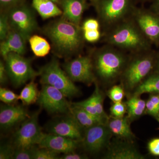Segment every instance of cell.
Segmentation results:
<instances>
[{
  "label": "cell",
  "instance_id": "cell-1",
  "mask_svg": "<svg viewBox=\"0 0 159 159\" xmlns=\"http://www.w3.org/2000/svg\"><path fill=\"white\" fill-rule=\"evenodd\" d=\"M44 32L56 53L61 56H70L78 52L84 40L81 28L63 17L49 24L45 28Z\"/></svg>",
  "mask_w": 159,
  "mask_h": 159
},
{
  "label": "cell",
  "instance_id": "cell-2",
  "mask_svg": "<svg viewBox=\"0 0 159 159\" xmlns=\"http://www.w3.org/2000/svg\"><path fill=\"white\" fill-rule=\"evenodd\" d=\"M106 39L109 45L133 54L148 51L150 48V42L132 18L109 29Z\"/></svg>",
  "mask_w": 159,
  "mask_h": 159
},
{
  "label": "cell",
  "instance_id": "cell-3",
  "mask_svg": "<svg viewBox=\"0 0 159 159\" xmlns=\"http://www.w3.org/2000/svg\"><path fill=\"white\" fill-rule=\"evenodd\" d=\"M129 57L124 51L108 45L96 52L93 59L96 77L105 84L120 79Z\"/></svg>",
  "mask_w": 159,
  "mask_h": 159
},
{
  "label": "cell",
  "instance_id": "cell-4",
  "mask_svg": "<svg viewBox=\"0 0 159 159\" xmlns=\"http://www.w3.org/2000/svg\"><path fill=\"white\" fill-rule=\"evenodd\" d=\"M154 59L148 51L133 54L129 57L121 79L122 85L127 93L135 89L150 75L153 68Z\"/></svg>",
  "mask_w": 159,
  "mask_h": 159
},
{
  "label": "cell",
  "instance_id": "cell-5",
  "mask_svg": "<svg viewBox=\"0 0 159 159\" xmlns=\"http://www.w3.org/2000/svg\"><path fill=\"white\" fill-rule=\"evenodd\" d=\"M42 84L54 87L61 91L67 98H72L81 94L80 89L61 68L59 62L53 59L42 67L39 71Z\"/></svg>",
  "mask_w": 159,
  "mask_h": 159
},
{
  "label": "cell",
  "instance_id": "cell-6",
  "mask_svg": "<svg viewBox=\"0 0 159 159\" xmlns=\"http://www.w3.org/2000/svg\"><path fill=\"white\" fill-rule=\"evenodd\" d=\"M95 4L101 22L109 29L128 19L134 10L131 0H98Z\"/></svg>",
  "mask_w": 159,
  "mask_h": 159
},
{
  "label": "cell",
  "instance_id": "cell-7",
  "mask_svg": "<svg viewBox=\"0 0 159 159\" xmlns=\"http://www.w3.org/2000/svg\"><path fill=\"white\" fill-rule=\"evenodd\" d=\"M40 110L33 113L14 133L11 143L15 148H30L38 145L44 133L39 123Z\"/></svg>",
  "mask_w": 159,
  "mask_h": 159
},
{
  "label": "cell",
  "instance_id": "cell-8",
  "mask_svg": "<svg viewBox=\"0 0 159 159\" xmlns=\"http://www.w3.org/2000/svg\"><path fill=\"white\" fill-rule=\"evenodd\" d=\"M8 77L15 87H19L39 76L30 60L16 53H9L4 58Z\"/></svg>",
  "mask_w": 159,
  "mask_h": 159
},
{
  "label": "cell",
  "instance_id": "cell-9",
  "mask_svg": "<svg viewBox=\"0 0 159 159\" xmlns=\"http://www.w3.org/2000/svg\"><path fill=\"white\" fill-rule=\"evenodd\" d=\"M61 91L54 87L42 84L39 93L37 103L41 108L52 114H64L70 113L71 103Z\"/></svg>",
  "mask_w": 159,
  "mask_h": 159
},
{
  "label": "cell",
  "instance_id": "cell-10",
  "mask_svg": "<svg viewBox=\"0 0 159 159\" xmlns=\"http://www.w3.org/2000/svg\"><path fill=\"white\" fill-rule=\"evenodd\" d=\"M7 14L11 29L18 32L28 40L37 27V22L31 9L21 4L9 9Z\"/></svg>",
  "mask_w": 159,
  "mask_h": 159
},
{
  "label": "cell",
  "instance_id": "cell-11",
  "mask_svg": "<svg viewBox=\"0 0 159 159\" xmlns=\"http://www.w3.org/2000/svg\"><path fill=\"white\" fill-rule=\"evenodd\" d=\"M64 70L74 82L90 85L96 82L93 59L88 56H80L66 62Z\"/></svg>",
  "mask_w": 159,
  "mask_h": 159
},
{
  "label": "cell",
  "instance_id": "cell-12",
  "mask_svg": "<svg viewBox=\"0 0 159 159\" xmlns=\"http://www.w3.org/2000/svg\"><path fill=\"white\" fill-rule=\"evenodd\" d=\"M112 136L107 124H98L84 130L81 145L87 152L98 153L108 147Z\"/></svg>",
  "mask_w": 159,
  "mask_h": 159
},
{
  "label": "cell",
  "instance_id": "cell-13",
  "mask_svg": "<svg viewBox=\"0 0 159 159\" xmlns=\"http://www.w3.org/2000/svg\"><path fill=\"white\" fill-rule=\"evenodd\" d=\"M48 133L58 135L81 142L84 129L78 124L70 113L54 117L46 125Z\"/></svg>",
  "mask_w": 159,
  "mask_h": 159
},
{
  "label": "cell",
  "instance_id": "cell-14",
  "mask_svg": "<svg viewBox=\"0 0 159 159\" xmlns=\"http://www.w3.org/2000/svg\"><path fill=\"white\" fill-rule=\"evenodd\" d=\"M132 18L150 42L159 43V16L145 9H134Z\"/></svg>",
  "mask_w": 159,
  "mask_h": 159
},
{
  "label": "cell",
  "instance_id": "cell-15",
  "mask_svg": "<svg viewBox=\"0 0 159 159\" xmlns=\"http://www.w3.org/2000/svg\"><path fill=\"white\" fill-rule=\"evenodd\" d=\"M133 143L134 142L121 139L111 142L102 158L145 159V156L140 152Z\"/></svg>",
  "mask_w": 159,
  "mask_h": 159
},
{
  "label": "cell",
  "instance_id": "cell-16",
  "mask_svg": "<svg viewBox=\"0 0 159 159\" xmlns=\"http://www.w3.org/2000/svg\"><path fill=\"white\" fill-rule=\"evenodd\" d=\"M27 110L20 105L6 104L0 108V126L2 130H10L30 117Z\"/></svg>",
  "mask_w": 159,
  "mask_h": 159
},
{
  "label": "cell",
  "instance_id": "cell-17",
  "mask_svg": "<svg viewBox=\"0 0 159 159\" xmlns=\"http://www.w3.org/2000/svg\"><path fill=\"white\" fill-rule=\"evenodd\" d=\"M80 143V141L48 133L44 134L38 146L48 148L59 154H66L75 151Z\"/></svg>",
  "mask_w": 159,
  "mask_h": 159
},
{
  "label": "cell",
  "instance_id": "cell-18",
  "mask_svg": "<svg viewBox=\"0 0 159 159\" xmlns=\"http://www.w3.org/2000/svg\"><path fill=\"white\" fill-rule=\"evenodd\" d=\"M26 41L27 40L21 34L11 29L7 38L1 43V55L4 59L10 53L23 55L26 52Z\"/></svg>",
  "mask_w": 159,
  "mask_h": 159
},
{
  "label": "cell",
  "instance_id": "cell-19",
  "mask_svg": "<svg viewBox=\"0 0 159 159\" xmlns=\"http://www.w3.org/2000/svg\"><path fill=\"white\" fill-rule=\"evenodd\" d=\"M131 122L127 116L121 118L111 117L107 125L112 136L119 139L134 142L136 137L130 128Z\"/></svg>",
  "mask_w": 159,
  "mask_h": 159
},
{
  "label": "cell",
  "instance_id": "cell-20",
  "mask_svg": "<svg viewBox=\"0 0 159 159\" xmlns=\"http://www.w3.org/2000/svg\"><path fill=\"white\" fill-rule=\"evenodd\" d=\"M63 17L80 26L82 15L87 6L86 0H61Z\"/></svg>",
  "mask_w": 159,
  "mask_h": 159
},
{
  "label": "cell",
  "instance_id": "cell-21",
  "mask_svg": "<svg viewBox=\"0 0 159 159\" xmlns=\"http://www.w3.org/2000/svg\"><path fill=\"white\" fill-rule=\"evenodd\" d=\"M70 112L84 130L98 124H105L99 118L91 115L79 106L73 103H71Z\"/></svg>",
  "mask_w": 159,
  "mask_h": 159
},
{
  "label": "cell",
  "instance_id": "cell-22",
  "mask_svg": "<svg viewBox=\"0 0 159 159\" xmlns=\"http://www.w3.org/2000/svg\"><path fill=\"white\" fill-rule=\"evenodd\" d=\"M32 6L43 19L57 17L62 11L51 0H32Z\"/></svg>",
  "mask_w": 159,
  "mask_h": 159
},
{
  "label": "cell",
  "instance_id": "cell-23",
  "mask_svg": "<svg viewBox=\"0 0 159 159\" xmlns=\"http://www.w3.org/2000/svg\"><path fill=\"white\" fill-rule=\"evenodd\" d=\"M145 93L159 94V74L148 76L135 89L130 96H140Z\"/></svg>",
  "mask_w": 159,
  "mask_h": 159
},
{
  "label": "cell",
  "instance_id": "cell-24",
  "mask_svg": "<svg viewBox=\"0 0 159 159\" xmlns=\"http://www.w3.org/2000/svg\"><path fill=\"white\" fill-rule=\"evenodd\" d=\"M125 103L127 116L131 121L140 118L145 113L146 101L141 99L140 96H130Z\"/></svg>",
  "mask_w": 159,
  "mask_h": 159
},
{
  "label": "cell",
  "instance_id": "cell-25",
  "mask_svg": "<svg viewBox=\"0 0 159 159\" xmlns=\"http://www.w3.org/2000/svg\"><path fill=\"white\" fill-rule=\"evenodd\" d=\"M28 40L32 52L36 57H45L50 53L51 45L43 37L37 34H33Z\"/></svg>",
  "mask_w": 159,
  "mask_h": 159
},
{
  "label": "cell",
  "instance_id": "cell-26",
  "mask_svg": "<svg viewBox=\"0 0 159 159\" xmlns=\"http://www.w3.org/2000/svg\"><path fill=\"white\" fill-rule=\"evenodd\" d=\"M39 93L37 84L32 80L21 91L19 99L25 105H31L37 102Z\"/></svg>",
  "mask_w": 159,
  "mask_h": 159
},
{
  "label": "cell",
  "instance_id": "cell-27",
  "mask_svg": "<svg viewBox=\"0 0 159 159\" xmlns=\"http://www.w3.org/2000/svg\"><path fill=\"white\" fill-rule=\"evenodd\" d=\"M95 83V90H94L93 93L90 97L92 100V102L93 103L99 118L104 123L107 124L110 118L105 112L104 109H103L104 97H103L102 91L99 88V86L97 81Z\"/></svg>",
  "mask_w": 159,
  "mask_h": 159
},
{
  "label": "cell",
  "instance_id": "cell-28",
  "mask_svg": "<svg viewBox=\"0 0 159 159\" xmlns=\"http://www.w3.org/2000/svg\"><path fill=\"white\" fill-rule=\"evenodd\" d=\"M145 113L156 119L159 118V94H152L146 101Z\"/></svg>",
  "mask_w": 159,
  "mask_h": 159
},
{
  "label": "cell",
  "instance_id": "cell-29",
  "mask_svg": "<svg viewBox=\"0 0 159 159\" xmlns=\"http://www.w3.org/2000/svg\"><path fill=\"white\" fill-rule=\"evenodd\" d=\"M59 153L42 147H35L33 159H59Z\"/></svg>",
  "mask_w": 159,
  "mask_h": 159
},
{
  "label": "cell",
  "instance_id": "cell-30",
  "mask_svg": "<svg viewBox=\"0 0 159 159\" xmlns=\"http://www.w3.org/2000/svg\"><path fill=\"white\" fill-rule=\"evenodd\" d=\"M125 89L122 84L115 85L107 92V96L113 102L122 101L125 96Z\"/></svg>",
  "mask_w": 159,
  "mask_h": 159
},
{
  "label": "cell",
  "instance_id": "cell-31",
  "mask_svg": "<svg viewBox=\"0 0 159 159\" xmlns=\"http://www.w3.org/2000/svg\"><path fill=\"white\" fill-rule=\"evenodd\" d=\"M0 99L5 104H13L19 99V95H17L10 90L1 87Z\"/></svg>",
  "mask_w": 159,
  "mask_h": 159
},
{
  "label": "cell",
  "instance_id": "cell-32",
  "mask_svg": "<svg viewBox=\"0 0 159 159\" xmlns=\"http://www.w3.org/2000/svg\"><path fill=\"white\" fill-rule=\"evenodd\" d=\"M110 113L111 117L121 118L125 116L127 113V108L125 102H113L110 107Z\"/></svg>",
  "mask_w": 159,
  "mask_h": 159
},
{
  "label": "cell",
  "instance_id": "cell-33",
  "mask_svg": "<svg viewBox=\"0 0 159 159\" xmlns=\"http://www.w3.org/2000/svg\"><path fill=\"white\" fill-rule=\"evenodd\" d=\"M8 14H2L0 16V39L1 41L6 39L11 30Z\"/></svg>",
  "mask_w": 159,
  "mask_h": 159
},
{
  "label": "cell",
  "instance_id": "cell-34",
  "mask_svg": "<svg viewBox=\"0 0 159 159\" xmlns=\"http://www.w3.org/2000/svg\"><path fill=\"white\" fill-rule=\"evenodd\" d=\"M35 146L30 148H15L13 159H33Z\"/></svg>",
  "mask_w": 159,
  "mask_h": 159
},
{
  "label": "cell",
  "instance_id": "cell-35",
  "mask_svg": "<svg viewBox=\"0 0 159 159\" xmlns=\"http://www.w3.org/2000/svg\"><path fill=\"white\" fill-rule=\"evenodd\" d=\"M73 103H74V104L79 106L89 113L91 115H93L94 116L97 117V118H98L100 120H101L100 118H99V116H98V114H97V111L95 108L93 103L92 102L90 97H89L88 99L83 100L82 101L73 102ZM102 122H103V121H102Z\"/></svg>",
  "mask_w": 159,
  "mask_h": 159
},
{
  "label": "cell",
  "instance_id": "cell-36",
  "mask_svg": "<svg viewBox=\"0 0 159 159\" xmlns=\"http://www.w3.org/2000/svg\"><path fill=\"white\" fill-rule=\"evenodd\" d=\"M15 148L11 144H5L0 147V159H13Z\"/></svg>",
  "mask_w": 159,
  "mask_h": 159
},
{
  "label": "cell",
  "instance_id": "cell-37",
  "mask_svg": "<svg viewBox=\"0 0 159 159\" xmlns=\"http://www.w3.org/2000/svg\"><path fill=\"white\" fill-rule=\"evenodd\" d=\"M83 33L84 40L90 43L96 42L101 36L99 30L83 31Z\"/></svg>",
  "mask_w": 159,
  "mask_h": 159
},
{
  "label": "cell",
  "instance_id": "cell-38",
  "mask_svg": "<svg viewBox=\"0 0 159 159\" xmlns=\"http://www.w3.org/2000/svg\"><path fill=\"white\" fill-rule=\"evenodd\" d=\"M99 23L98 20L93 18L87 19L83 23L81 29L82 31L99 30Z\"/></svg>",
  "mask_w": 159,
  "mask_h": 159
},
{
  "label": "cell",
  "instance_id": "cell-39",
  "mask_svg": "<svg viewBox=\"0 0 159 159\" xmlns=\"http://www.w3.org/2000/svg\"><path fill=\"white\" fill-rule=\"evenodd\" d=\"M147 148L152 155L159 156V138H155L149 141L147 145Z\"/></svg>",
  "mask_w": 159,
  "mask_h": 159
},
{
  "label": "cell",
  "instance_id": "cell-40",
  "mask_svg": "<svg viewBox=\"0 0 159 159\" xmlns=\"http://www.w3.org/2000/svg\"><path fill=\"white\" fill-rule=\"evenodd\" d=\"M25 0H0V4L2 8L11 9L23 4Z\"/></svg>",
  "mask_w": 159,
  "mask_h": 159
},
{
  "label": "cell",
  "instance_id": "cell-41",
  "mask_svg": "<svg viewBox=\"0 0 159 159\" xmlns=\"http://www.w3.org/2000/svg\"><path fill=\"white\" fill-rule=\"evenodd\" d=\"M8 77L5 62L0 61V83L2 85L5 84L8 80Z\"/></svg>",
  "mask_w": 159,
  "mask_h": 159
},
{
  "label": "cell",
  "instance_id": "cell-42",
  "mask_svg": "<svg viewBox=\"0 0 159 159\" xmlns=\"http://www.w3.org/2000/svg\"><path fill=\"white\" fill-rule=\"evenodd\" d=\"M88 157L84 154L78 153L75 151L69 153L64 154L62 156L60 157L59 159H88Z\"/></svg>",
  "mask_w": 159,
  "mask_h": 159
},
{
  "label": "cell",
  "instance_id": "cell-43",
  "mask_svg": "<svg viewBox=\"0 0 159 159\" xmlns=\"http://www.w3.org/2000/svg\"><path fill=\"white\" fill-rule=\"evenodd\" d=\"M154 8L157 12L159 14V0H156L154 4Z\"/></svg>",
  "mask_w": 159,
  "mask_h": 159
},
{
  "label": "cell",
  "instance_id": "cell-44",
  "mask_svg": "<svg viewBox=\"0 0 159 159\" xmlns=\"http://www.w3.org/2000/svg\"><path fill=\"white\" fill-rule=\"evenodd\" d=\"M51 1L54 2L55 3V4H57V3L60 2L61 0H51Z\"/></svg>",
  "mask_w": 159,
  "mask_h": 159
},
{
  "label": "cell",
  "instance_id": "cell-45",
  "mask_svg": "<svg viewBox=\"0 0 159 159\" xmlns=\"http://www.w3.org/2000/svg\"><path fill=\"white\" fill-rule=\"evenodd\" d=\"M86 1H87V0H86ZM90 1H92L93 2L95 3V2H96L97 1H98V0H90Z\"/></svg>",
  "mask_w": 159,
  "mask_h": 159
},
{
  "label": "cell",
  "instance_id": "cell-46",
  "mask_svg": "<svg viewBox=\"0 0 159 159\" xmlns=\"http://www.w3.org/2000/svg\"><path fill=\"white\" fill-rule=\"evenodd\" d=\"M157 68H158V70L159 71V57L158 61Z\"/></svg>",
  "mask_w": 159,
  "mask_h": 159
},
{
  "label": "cell",
  "instance_id": "cell-47",
  "mask_svg": "<svg viewBox=\"0 0 159 159\" xmlns=\"http://www.w3.org/2000/svg\"><path fill=\"white\" fill-rule=\"evenodd\" d=\"M158 120L159 122V118H158Z\"/></svg>",
  "mask_w": 159,
  "mask_h": 159
},
{
  "label": "cell",
  "instance_id": "cell-48",
  "mask_svg": "<svg viewBox=\"0 0 159 159\" xmlns=\"http://www.w3.org/2000/svg\"><path fill=\"white\" fill-rule=\"evenodd\" d=\"M143 1H145V0H143Z\"/></svg>",
  "mask_w": 159,
  "mask_h": 159
}]
</instances>
